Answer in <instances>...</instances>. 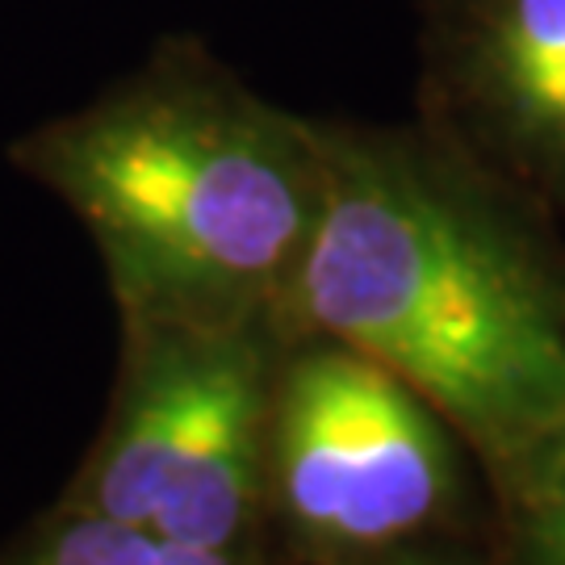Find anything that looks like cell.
<instances>
[{"instance_id": "obj_1", "label": "cell", "mask_w": 565, "mask_h": 565, "mask_svg": "<svg viewBox=\"0 0 565 565\" xmlns=\"http://www.w3.org/2000/svg\"><path fill=\"white\" fill-rule=\"evenodd\" d=\"M323 210L281 315L382 364L494 465L565 436V285L431 130L315 121Z\"/></svg>"}, {"instance_id": "obj_2", "label": "cell", "mask_w": 565, "mask_h": 565, "mask_svg": "<svg viewBox=\"0 0 565 565\" xmlns=\"http://www.w3.org/2000/svg\"><path fill=\"white\" fill-rule=\"evenodd\" d=\"M84 218L130 327L277 319L323 210L315 118L264 102L198 42L18 147Z\"/></svg>"}, {"instance_id": "obj_3", "label": "cell", "mask_w": 565, "mask_h": 565, "mask_svg": "<svg viewBox=\"0 0 565 565\" xmlns=\"http://www.w3.org/2000/svg\"><path fill=\"white\" fill-rule=\"evenodd\" d=\"M273 448L289 511L340 545L419 527L448 486L436 411L343 343L289 361L273 394Z\"/></svg>"}, {"instance_id": "obj_4", "label": "cell", "mask_w": 565, "mask_h": 565, "mask_svg": "<svg viewBox=\"0 0 565 565\" xmlns=\"http://www.w3.org/2000/svg\"><path fill=\"white\" fill-rule=\"evenodd\" d=\"M424 109L482 172L565 193V0H427Z\"/></svg>"}, {"instance_id": "obj_5", "label": "cell", "mask_w": 565, "mask_h": 565, "mask_svg": "<svg viewBox=\"0 0 565 565\" xmlns=\"http://www.w3.org/2000/svg\"><path fill=\"white\" fill-rule=\"evenodd\" d=\"M268 411H273V361H268V340L260 335L235 361L223 390L205 411L177 482L147 524L156 536L202 548H226L235 541L256 499Z\"/></svg>"}, {"instance_id": "obj_6", "label": "cell", "mask_w": 565, "mask_h": 565, "mask_svg": "<svg viewBox=\"0 0 565 565\" xmlns=\"http://www.w3.org/2000/svg\"><path fill=\"white\" fill-rule=\"evenodd\" d=\"M156 532L126 520H81L51 545L46 565H151L156 557Z\"/></svg>"}, {"instance_id": "obj_7", "label": "cell", "mask_w": 565, "mask_h": 565, "mask_svg": "<svg viewBox=\"0 0 565 565\" xmlns=\"http://www.w3.org/2000/svg\"><path fill=\"white\" fill-rule=\"evenodd\" d=\"M527 536L541 565H565V436L524 469Z\"/></svg>"}, {"instance_id": "obj_8", "label": "cell", "mask_w": 565, "mask_h": 565, "mask_svg": "<svg viewBox=\"0 0 565 565\" xmlns=\"http://www.w3.org/2000/svg\"><path fill=\"white\" fill-rule=\"evenodd\" d=\"M151 565H231L223 548H202V545H181V541H156V557Z\"/></svg>"}]
</instances>
